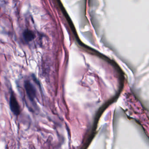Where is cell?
<instances>
[{
	"label": "cell",
	"mask_w": 149,
	"mask_h": 149,
	"mask_svg": "<svg viewBox=\"0 0 149 149\" xmlns=\"http://www.w3.org/2000/svg\"><path fill=\"white\" fill-rule=\"evenodd\" d=\"M24 88L28 97L31 102H33L36 97V90L35 87L29 80L24 81Z\"/></svg>",
	"instance_id": "obj_1"
},
{
	"label": "cell",
	"mask_w": 149,
	"mask_h": 149,
	"mask_svg": "<svg viewBox=\"0 0 149 149\" xmlns=\"http://www.w3.org/2000/svg\"><path fill=\"white\" fill-rule=\"evenodd\" d=\"M9 104H10V109H11L12 112L15 116H19L21 112L20 106L17 98H16L15 94L13 92H12L11 93Z\"/></svg>",
	"instance_id": "obj_2"
},
{
	"label": "cell",
	"mask_w": 149,
	"mask_h": 149,
	"mask_svg": "<svg viewBox=\"0 0 149 149\" xmlns=\"http://www.w3.org/2000/svg\"><path fill=\"white\" fill-rule=\"evenodd\" d=\"M23 39L27 43L31 42L36 38V35L34 32L29 29H26L22 33Z\"/></svg>",
	"instance_id": "obj_3"
}]
</instances>
